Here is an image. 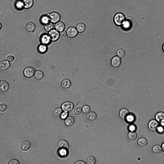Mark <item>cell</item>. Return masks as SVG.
<instances>
[{
	"instance_id": "obj_1",
	"label": "cell",
	"mask_w": 164,
	"mask_h": 164,
	"mask_svg": "<svg viewBox=\"0 0 164 164\" xmlns=\"http://www.w3.org/2000/svg\"><path fill=\"white\" fill-rule=\"evenodd\" d=\"M126 20L125 15L121 12H119L115 14L114 18V23L118 26L122 25Z\"/></svg>"
},
{
	"instance_id": "obj_2",
	"label": "cell",
	"mask_w": 164,
	"mask_h": 164,
	"mask_svg": "<svg viewBox=\"0 0 164 164\" xmlns=\"http://www.w3.org/2000/svg\"><path fill=\"white\" fill-rule=\"evenodd\" d=\"M35 72V69L33 67L29 66L26 67L24 70L23 74L24 76L28 79L32 78Z\"/></svg>"
},
{
	"instance_id": "obj_3",
	"label": "cell",
	"mask_w": 164,
	"mask_h": 164,
	"mask_svg": "<svg viewBox=\"0 0 164 164\" xmlns=\"http://www.w3.org/2000/svg\"><path fill=\"white\" fill-rule=\"evenodd\" d=\"M49 20L51 23H55L59 21L61 18V16L58 13L54 12L49 14Z\"/></svg>"
},
{
	"instance_id": "obj_4",
	"label": "cell",
	"mask_w": 164,
	"mask_h": 164,
	"mask_svg": "<svg viewBox=\"0 0 164 164\" xmlns=\"http://www.w3.org/2000/svg\"><path fill=\"white\" fill-rule=\"evenodd\" d=\"M48 35L50 40L55 42L57 41L59 38L60 34L58 31L55 29H52L49 32Z\"/></svg>"
},
{
	"instance_id": "obj_5",
	"label": "cell",
	"mask_w": 164,
	"mask_h": 164,
	"mask_svg": "<svg viewBox=\"0 0 164 164\" xmlns=\"http://www.w3.org/2000/svg\"><path fill=\"white\" fill-rule=\"evenodd\" d=\"M61 107L62 110L64 112H68L73 109L74 105L72 102L67 101L63 103L62 104Z\"/></svg>"
},
{
	"instance_id": "obj_6",
	"label": "cell",
	"mask_w": 164,
	"mask_h": 164,
	"mask_svg": "<svg viewBox=\"0 0 164 164\" xmlns=\"http://www.w3.org/2000/svg\"><path fill=\"white\" fill-rule=\"evenodd\" d=\"M122 63V60L120 57L117 56L114 57L112 59L111 64L114 67L117 68L120 67Z\"/></svg>"
},
{
	"instance_id": "obj_7",
	"label": "cell",
	"mask_w": 164,
	"mask_h": 164,
	"mask_svg": "<svg viewBox=\"0 0 164 164\" xmlns=\"http://www.w3.org/2000/svg\"><path fill=\"white\" fill-rule=\"evenodd\" d=\"M66 33L68 36L69 37L74 38L77 35L78 31L75 27L71 26L67 29Z\"/></svg>"
},
{
	"instance_id": "obj_8",
	"label": "cell",
	"mask_w": 164,
	"mask_h": 164,
	"mask_svg": "<svg viewBox=\"0 0 164 164\" xmlns=\"http://www.w3.org/2000/svg\"><path fill=\"white\" fill-rule=\"evenodd\" d=\"M31 147V143L28 140H25L23 142L20 146L21 150L24 152H26L29 151Z\"/></svg>"
},
{
	"instance_id": "obj_9",
	"label": "cell",
	"mask_w": 164,
	"mask_h": 164,
	"mask_svg": "<svg viewBox=\"0 0 164 164\" xmlns=\"http://www.w3.org/2000/svg\"><path fill=\"white\" fill-rule=\"evenodd\" d=\"M9 88L8 83L5 80H2L0 82V91L3 92L7 91Z\"/></svg>"
},
{
	"instance_id": "obj_10",
	"label": "cell",
	"mask_w": 164,
	"mask_h": 164,
	"mask_svg": "<svg viewBox=\"0 0 164 164\" xmlns=\"http://www.w3.org/2000/svg\"><path fill=\"white\" fill-rule=\"evenodd\" d=\"M158 125V123L156 120H151L148 123V128L151 131H155L157 129Z\"/></svg>"
},
{
	"instance_id": "obj_11",
	"label": "cell",
	"mask_w": 164,
	"mask_h": 164,
	"mask_svg": "<svg viewBox=\"0 0 164 164\" xmlns=\"http://www.w3.org/2000/svg\"><path fill=\"white\" fill-rule=\"evenodd\" d=\"M10 66L9 62L6 60H3L0 62V69L5 70L9 68Z\"/></svg>"
},
{
	"instance_id": "obj_12",
	"label": "cell",
	"mask_w": 164,
	"mask_h": 164,
	"mask_svg": "<svg viewBox=\"0 0 164 164\" xmlns=\"http://www.w3.org/2000/svg\"><path fill=\"white\" fill-rule=\"evenodd\" d=\"M24 8L28 9L31 8L34 4L33 0H22Z\"/></svg>"
},
{
	"instance_id": "obj_13",
	"label": "cell",
	"mask_w": 164,
	"mask_h": 164,
	"mask_svg": "<svg viewBox=\"0 0 164 164\" xmlns=\"http://www.w3.org/2000/svg\"><path fill=\"white\" fill-rule=\"evenodd\" d=\"M60 84L63 88L67 89L69 88L70 86L71 83L70 80L67 79H65L62 81Z\"/></svg>"
},
{
	"instance_id": "obj_14",
	"label": "cell",
	"mask_w": 164,
	"mask_h": 164,
	"mask_svg": "<svg viewBox=\"0 0 164 164\" xmlns=\"http://www.w3.org/2000/svg\"><path fill=\"white\" fill-rule=\"evenodd\" d=\"M40 40L42 44L46 45L50 43V40L48 35L45 34L41 36Z\"/></svg>"
},
{
	"instance_id": "obj_15",
	"label": "cell",
	"mask_w": 164,
	"mask_h": 164,
	"mask_svg": "<svg viewBox=\"0 0 164 164\" xmlns=\"http://www.w3.org/2000/svg\"><path fill=\"white\" fill-rule=\"evenodd\" d=\"M65 28L64 23L62 22L59 21L55 25L56 29L59 32H62L63 30Z\"/></svg>"
},
{
	"instance_id": "obj_16",
	"label": "cell",
	"mask_w": 164,
	"mask_h": 164,
	"mask_svg": "<svg viewBox=\"0 0 164 164\" xmlns=\"http://www.w3.org/2000/svg\"><path fill=\"white\" fill-rule=\"evenodd\" d=\"M155 118L158 122H162L164 121V112H160L158 113L155 115Z\"/></svg>"
},
{
	"instance_id": "obj_17",
	"label": "cell",
	"mask_w": 164,
	"mask_h": 164,
	"mask_svg": "<svg viewBox=\"0 0 164 164\" xmlns=\"http://www.w3.org/2000/svg\"><path fill=\"white\" fill-rule=\"evenodd\" d=\"M137 144L138 146L141 147L146 146L148 143L147 140L144 138H141L139 139L137 141Z\"/></svg>"
},
{
	"instance_id": "obj_18",
	"label": "cell",
	"mask_w": 164,
	"mask_h": 164,
	"mask_svg": "<svg viewBox=\"0 0 164 164\" xmlns=\"http://www.w3.org/2000/svg\"><path fill=\"white\" fill-rule=\"evenodd\" d=\"M75 122V120L73 117L69 116L67 117L65 120V123L66 125L68 127L72 126Z\"/></svg>"
},
{
	"instance_id": "obj_19",
	"label": "cell",
	"mask_w": 164,
	"mask_h": 164,
	"mask_svg": "<svg viewBox=\"0 0 164 164\" xmlns=\"http://www.w3.org/2000/svg\"><path fill=\"white\" fill-rule=\"evenodd\" d=\"M97 116L96 114L93 112H91L87 114L86 116L87 119L89 121H93L96 119Z\"/></svg>"
},
{
	"instance_id": "obj_20",
	"label": "cell",
	"mask_w": 164,
	"mask_h": 164,
	"mask_svg": "<svg viewBox=\"0 0 164 164\" xmlns=\"http://www.w3.org/2000/svg\"><path fill=\"white\" fill-rule=\"evenodd\" d=\"M15 8L17 10H21L24 8V5L22 0H16L14 4Z\"/></svg>"
},
{
	"instance_id": "obj_21",
	"label": "cell",
	"mask_w": 164,
	"mask_h": 164,
	"mask_svg": "<svg viewBox=\"0 0 164 164\" xmlns=\"http://www.w3.org/2000/svg\"><path fill=\"white\" fill-rule=\"evenodd\" d=\"M129 114V112L128 110L125 108L122 109L119 113L120 116L123 119L126 118Z\"/></svg>"
},
{
	"instance_id": "obj_22",
	"label": "cell",
	"mask_w": 164,
	"mask_h": 164,
	"mask_svg": "<svg viewBox=\"0 0 164 164\" xmlns=\"http://www.w3.org/2000/svg\"><path fill=\"white\" fill-rule=\"evenodd\" d=\"M58 145L59 147L61 149H67L69 147L68 143L65 140H62L58 142Z\"/></svg>"
},
{
	"instance_id": "obj_23",
	"label": "cell",
	"mask_w": 164,
	"mask_h": 164,
	"mask_svg": "<svg viewBox=\"0 0 164 164\" xmlns=\"http://www.w3.org/2000/svg\"><path fill=\"white\" fill-rule=\"evenodd\" d=\"M25 27L27 30L29 32L33 31L35 28V26L33 23L29 22L27 23L25 25Z\"/></svg>"
},
{
	"instance_id": "obj_24",
	"label": "cell",
	"mask_w": 164,
	"mask_h": 164,
	"mask_svg": "<svg viewBox=\"0 0 164 164\" xmlns=\"http://www.w3.org/2000/svg\"><path fill=\"white\" fill-rule=\"evenodd\" d=\"M86 26L83 23H80L78 24L76 26V29L78 32L80 33L84 32L85 30Z\"/></svg>"
},
{
	"instance_id": "obj_25",
	"label": "cell",
	"mask_w": 164,
	"mask_h": 164,
	"mask_svg": "<svg viewBox=\"0 0 164 164\" xmlns=\"http://www.w3.org/2000/svg\"><path fill=\"white\" fill-rule=\"evenodd\" d=\"M152 150L153 153L154 154L158 155L161 152L162 149L160 146L157 145L154 146L153 147Z\"/></svg>"
},
{
	"instance_id": "obj_26",
	"label": "cell",
	"mask_w": 164,
	"mask_h": 164,
	"mask_svg": "<svg viewBox=\"0 0 164 164\" xmlns=\"http://www.w3.org/2000/svg\"><path fill=\"white\" fill-rule=\"evenodd\" d=\"M137 134L133 131H131L128 133V137L129 139L131 141H134L137 139Z\"/></svg>"
},
{
	"instance_id": "obj_27",
	"label": "cell",
	"mask_w": 164,
	"mask_h": 164,
	"mask_svg": "<svg viewBox=\"0 0 164 164\" xmlns=\"http://www.w3.org/2000/svg\"><path fill=\"white\" fill-rule=\"evenodd\" d=\"M44 76L43 72L40 70H37L35 72L34 76L35 78L38 80L42 79Z\"/></svg>"
},
{
	"instance_id": "obj_28",
	"label": "cell",
	"mask_w": 164,
	"mask_h": 164,
	"mask_svg": "<svg viewBox=\"0 0 164 164\" xmlns=\"http://www.w3.org/2000/svg\"><path fill=\"white\" fill-rule=\"evenodd\" d=\"M38 51L41 53L45 52L47 50V47L46 45L41 44L39 45L38 48Z\"/></svg>"
},
{
	"instance_id": "obj_29",
	"label": "cell",
	"mask_w": 164,
	"mask_h": 164,
	"mask_svg": "<svg viewBox=\"0 0 164 164\" xmlns=\"http://www.w3.org/2000/svg\"><path fill=\"white\" fill-rule=\"evenodd\" d=\"M62 112V109L61 108H57L54 110L53 111V115L55 117H58L60 116Z\"/></svg>"
},
{
	"instance_id": "obj_30",
	"label": "cell",
	"mask_w": 164,
	"mask_h": 164,
	"mask_svg": "<svg viewBox=\"0 0 164 164\" xmlns=\"http://www.w3.org/2000/svg\"><path fill=\"white\" fill-rule=\"evenodd\" d=\"M60 149L58 152L59 156L61 158L65 157L67 154V149Z\"/></svg>"
},
{
	"instance_id": "obj_31",
	"label": "cell",
	"mask_w": 164,
	"mask_h": 164,
	"mask_svg": "<svg viewBox=\"0 0 164 164\" xmlns=\"http://www.w3.org/2000/svg\"><path fill=\"white\" fill-rule=\"evenodd\" d=\"M49 17L46 15L42 16L40 19L41 22L44 24H46L49 23Z\"/></svg>"
},
{
	"instance_id": "obj_32",
	"label": "cell",
	"mask_w": 164,
	"mask_h": 164,
	"mask_svg": "<svg viewBox=\"0 0 164 164\" xmlns=\"http://www.w3.org/2000/svg\"><path fill=\"white\" fill-rule=\"evenodd\" d=\"M117 54L118 56L120 58H122L125 56L126 53L124 49H120L117 50Z\"/></svg>"
},
{
	"instance_id": "obj_33",
	"label": "cell",
	"mask_w": 164,
	"mask_h": 164,
	"mask_svg": "<svg viewBox=\"0 0 164 164\" xmlns=\"http://www.w3.org/2000/svg\"><path fill=\"white\" fill-rule=\"evenodd\" d=\"M53 27V25L52 23L51 22L45 24L44 26L45 29L47 31H49L52 29Z\"/></svg>"
},
{
	"instance_id": "obj_34",
	"label": "cell",
	"mask_w": 164,
	"mask_h": 164,
	"mask_svg": "<svg viewBox=\"0 0 164 164\" xmlns=\"http://www.w3.org/2000/svg\"><path fill=\"white\" fill-rule=\"evenodd\" d=\"M87 162L88 164H95L96 163V160L94 157L90 156L88 158Z\"/></svg>"
},
{
	"instance_id": "obj_35",
	"label": "cell",
	"mask_w": 164,
	"mask_h": 164,
	"mask_svg": "<svg viewBox=\"0 0 164 164\" xmlns=\"http://www.w3.org/2000/svg\"><path fill=\"white\" fill-rule=\"evenodd\" d=\"M131 23L126 20H125L122 25L123 28L125 30L129 29L131 27Z\"/></svg>"
},
{
	"instance_id": "obj_36",
	"label": "cell",
	"mask_w": 164,
	"mask_h": 164,
	"mask_svg": "<svg viewBox=\"0 0 164 164\" xmlns=\"http://www.w3.org/2000/svg\"><path fill=\"white\" fill-rule=\"evenodd\" d=\"M7 109V106L5 104L2 103L0 104V112H4L6 111Z\"/></svg>"
},
{
	"instance_id": "obj_37",
	"label": "cell",
	"mask_w": 164,
	"mask_h": 164,
	"mask_svg": "<svg viewBox=\"0 0 164 164\" xmlns=\"http://www.w3.org/2000/svg\"><path fill=\"white\" fill-rule=\"evenodd\" d=\"M82 110L84 113L87 114L90 112V108L89 106L85 105L83 107Z\"/></svg>"
},
{
	"instance_id": "obj_38",
	"label": "cell",
	"mask_w": 164,
	"mask_h": 164,
	"mask_svg": "<svg viewBox=\"0 0 164 164\" xmlns=\"http://www.w3.org/2000/svg\"><path fill=\"white\" fill-rule=\"evenodd\" d=\"M82 112V109L80 107H78L75 108L74 111L75 114L77 115L81 114Z\"/></svg>"
},
{
	"instance_id": "obj_39",
	"label": "cell",
	"mask_w": 164,
	"mask_h": 164,
	"mask_svg": "<svg viewBox=\"0 0 164 164\" xmlns=\"http://www.w3.org/2000/svg\"><path fill=\"white\" fill-rule=\"evenodd\" d=\"M19 161L16 159H13L10 160L8 163V164H20Z\"/></svg>"
},
{
	"instance_id": "obj_40",
	"label": "cell",
	"mask_w": 164,
	"mask_h": 164,
	"mask_svg": "<svg viewBox=\"0 0 164 164\" xmlns=\"http://www.w3.org/2000/svg\"><path fill=\"white\" fill-rule=\"evenodd\" d=\"M68 115V112H62L60 115V117L62 119H65Z\"/></svg>"
},
{
	"instance_id": "obj_41",
	"label": "cell",
	"mask_w": 164,
	"mask_h": 164,
	"mask_svg": "<svg viewBox=\"0 0 164 164\" xmlns=\"http://www.w3.org/2000/svg\"><path fill=\"white\" fill-rule=\"evenodd\" d=\"M126 118L127 121L129 122L133 121L134 119V116L132 115H129Z\"/></svg>"
},
{
	"instance_id": "obj_42",
	"label": "cell",
	"mask_w": 164,
	"mask_h": 164,
	"mask_svg": "<svg viewBox=\"0 0 164 164\" xmlns=\"http://www.w3.org/2000/svg\"><path fill=\"white\" fill-rule=\"evenodd\" d=\"M14 57L12 55H9L6 58L7 60L9 62H11L13 61L14 60Z\"/></svg>"
},
{
	"instance_id": "obj_43",
	"label": "cell",
	"mask_w": 164,
	"mask_h": 164,
	"mask_svg": "<svg viewBox=\"0 0 164 164\" xmlns=\"http://www.w3.org/2000/svg\"><path fill=\"white\" fill-rule=\"evenodd\" d=\"M129 128L130 131H133L135 130L136 128L135 125H131L129 126Z\"/></svg>"
},
{
	"instance_id": "obj_44",
	"label": "cell",
	"mask_w": 164,
	"mask_h": 164,
	"mask_svg": "<svg viewBox=\"0 0 164 164\" xmlns=\"http://www.w3.org/2000/svg\"><path fill=\"white\" fill-rule=\"evenodd\" d=\"M158 131L159 133H162L164 131L163 128L161 126L158 127L157 128Z\"/></svg>"
},
{
	"instance_id": "obj_45",
	"label": "cell",
	"mask_w": 164,
	"mask_h": 164,
	"mask_svg": "<svg viewBox=\"0 0 164 164\" xmlns=\"http://www.w3.org/2000/svg\"><path fill=\"white\" fill-rule=\"evenodd\" d=\"M60 35L62 37H65L67 35L66 32L64 31H63L61 32L60 33Z\"/></svg>"
},
{
	"instance_id": "obj_46",
	"label": "cell",
	"mask_w": 164,
	"mask_h": 164,
	"mask_svg": "<svg viewBox=\"0 0 164 164\" xmlns=\"http://www.w3.org/2000/svg\"><path fill=\"white\" fill-rule=\"evenodd\" d=\"M126 20L132 23V18L130 16L128 17L126 19Z\"/></svg>"
},
{
	"instance_id": "obj_47",
	"label": "cell",
	"mask_w": 164,
	"mask_h": 164,
	"mask_svg": "<svg viewBox=\"0 0 164 164\" xmlns=\"http://www.w3.org/2000/svg\"><path fill=\"white\" fill-rule=\"evenodd\" d=\"M86 164L84 162L82 161H77L75 163V164Z\"/></svg>"
},
{
	"instance_id": "obj_48",
	"label": "cell",
	"mask_w": 164,
	"mask_h": 164,
	"mask_svg": "<svg viewBox=\"0 0 164 164\" xmlns=\"http://www.w3.org/2000/svg\"><path fill=\"white\" fill-rule=\"evenodd\" d=\"M162 149L163 151L164 152V142L162 144Z\"/></svg>"
},
{
	"instance_id": "obj_49",
	"label": "cell",
	"mask_w": 164,
	"mask_h": 164,
	"mask_svg": "<svg viewBox=\"0 0 164 164\" xmlns=\"http://www.w3.org/2000/svg\"><path fill=\"white\" fill-rule=\"evenodd\" d=\"M162 49L163 50V51L164 52V43L163 44L162 46Z\"/></svg>"
},
{
	"instance_id": "obj_50",
	"label": "cell",
	"mask_w": 164,
	"mask_h": 164,
	"mask_svg": "<svg viewBox=\"0 0 164 164\" xmlns=\"http://www.w3.org/2000/svg\"><path fill=\"white\" fill-rule=\"evenodd\" d=\"M1 27H2V25H1V24L0 23V30L1 29Z\"/></svg>"
},
{
	"instance_id": "obj_51",
	"label": "cell",
	"mask_w": 164,
	"mask_h": 164,
	"mask_svg": "<svg viewBox=\"0 0 164 164\" xmlns=\"http://www.w3.org/2000/svg\"><path fill=\"white\" fill-rule=\"evenodd\" d=\"M163 125H164V122L163 123Z\"/></svg>"
}]
</instances>
